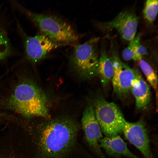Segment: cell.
<instances>
[{"instance_id": "5", "label": "cell", "mask_w": 158, "mask_h": 158, "mask_svg": "<svg viewBox=\"0 0 158 158\" xmlns=\"http://www.w3.org/2000/svg\"><path fill=\"white\" fill-rule=\"evenodd\" d=\"M93 108L102 132L106 136L118 135L122 132L126 121L116 104L99 98L95 102Z\"/></svg>"}, {"instance_id": "10", "label": "cell", "mask_w": 158, "mask_h": 158, "mask_svg": "<svg viewBox=\"0 0 158 158\" xmlns=\"http://www.w3.org/2000/svg\"><path fill=\"white\" fill-rule=\"evenodd\" d=\"M60 44L56 43L43 34L26 36L25 41V53L27 59L36 63L44 58Z\"/></svg>"}, {"instance_id": "4", "label": "cell", "mask_w": 158, "mask_h": 158, "mask_svg": "<svg viewBox=\"0 0 158 158\" xmlns=\"http://www.w3.org/2000/svg\"><path fill=\"white\" fill-rule=\"evenodd\" d=\"M99 39L93 38L75 46L70 56L71 65L81 78L90 79L98 74L99 56L97 45Z\"/></svg>"}, {"instance_id": "3", "label": "cell", "mask_w": 158, "mask_h": 158, "mask_svg": "<svg viewBox=\"0 0 158 158\" xmlns=\"http://www.w3.org/2000/svg\"><path fill=\"white\" fill-rule=\"evenodd\" d=\"M23 9L42 34L53 42L61 44L74 42L78 39V35L71 25L62 19L53 15Z\"/></svg>"}, {"instance_id": "9", "label": "cell", "mask_w": 158, "mask_h": 158, "mask_svg": "<svg viewBox=\"0 0 158 158\" xmlns=\"http://www.w3.org/2000/svg\"><path fill=\"white\" fill-rule=\"evenodd\" d=\"M111 61L114 68L111 79L114 90L119 96H125L130 90L136 71L123 63L116 56H113Z\"/></svg>"}, {"instance_id": "16", "label": "cell", "mask_w": 158, "mask_h": 158, "mask_svg": "<svg viewBox=\"0 0 158 158\" xmlns=\"http://www.w3.org/2000/svg\"><path fill=\"white\" fill-rule=\"evenodd\" d=\"M141 35L139 34L133 40L130 41L128 46L123 51L122 57L124 60H133L137 49L140 44Z\"/></svg>"}, {"instance_id": "7", "label": "cell", "mask_w": 158, "mask_h": 158, "mask_svg": "<svg viewBox=\"0 0 158 158\" xmlns=\"http://www.w3.org/2000/svg\"><path fill=\"white\" fill-rule=\"evenodd\" d=\"M122 132L128 141L142 153L144 158H153L149 138L144 122L126 121Z\"/></svg>"}, {"instance_id": "2", "label": "cell", "mask_w": 158, "mask_h": 158, "mask_svg": "<svg viewBox=\"0 0 158 158\" xmlns=\"http://www.w3.org/2000/svg\"><path fill=\"white\" fill-rule=\"evenodd\" d=\"M78 130L75 122L68 118L48 120L40 131L39 144L42 153L49 158L64 154L73 145Z\"/></svg>"}, {"instance_id": "18", "label": "cell", "mask_w": 158, "mask_h": 158, "mask_svg": "<svg viewBox=\"0 0 158 158\" xmlns=\"http://www.w3.org/2000/svg\"><path fill=\"white\" fill-rule=\"evenodd\" d=\"M147 54L146 48L140 44L137 49L133 60L138 61L142 59L143 56L146 55Z\"/></svg>"}, {"instance_id": "8", "label": "cell", "mask_w": 158, "mask_h": 158, "mask_svg": "<svg viewBox=\"0 0 158 158\" xmlns=\"http://www.w3.org/2000/svg\"><path fill=\"white\" fill-rule=\"evenodd\" d=\"M81 122L86 141L100 157L105 158L99 143L100 140L103 138L102 132L96 118L93 107L91 105H88L85 108Z\"/></svg>"}, {"instance_id": "6", "label": "cell", "mask_w": 158, "mask_h": 158, "mask_svg": "<svg viewBox=\"0 0 158 158\" xmlns=\"http://www.w3.org/2000/svg\"><path fill=\"white\" fill-rule=\"evenodd\" d=\"M138 17L132 11L120 12L114 19L100 23V28L105 30H116L122 39L128 41L134 39L137 31Z\"/></svg>"}, {"instance_id": "1", "label": "cell", "mask_w": 158, "mask_h": 158, "mask_svg": "<svg viewBox=\"0 0 158 158\" xmlns=\"http://www.w3.org/2000/svg\"><path fill=\"white\" fill-rule=\"evenodd\" d=\"M4 94H0V111L27 118L49 116L46 96L29 75L16 76Z\"/></svg>"}, {"instance_id": "11", "label": "cell", "mask_w": 158, "mask_h": 158, "mask_svg": "<svg viewBox=\"0 0 158 158\" xmlns=\"http://www.w3.org/2000/svg\"><path fill=\"white\" fill-rule=\"evenodd\" d=\"M100 148L109 156L115 158L125 157L129 158H139L128 148L126 144L118 135L105 136L99 141Z\"/></svg>"}, {"instance_id": "17", "label": "cell", "mask_w": 158, "mask_h": 158, "mask_svg": "<svg viewBox=\"0 0 158 158\" xmlns=\"http://www.w3.org/2000/svg\"><path fill=\"white\" fill-rule=\"evenodd\" d=\"M11 52V45L7 33L0 26V60L7 58Z\"/></svg>"}, {"instance_id": "15", "label": "cell", "mask_w": 158, "mask_h": 158, "mask_svg": "<svg viewBox=\"0 0 158 158\" xmlns=\"http://www.w3.org/2000/svg\"><path fill=\"white\" fill-rule=\"evenodd\" d=\"M158 1L157 0H148L145 2L143 10L145 19L150 23L155 20L158 12Z\"/></svg>"}, {"instance_id": "13", "label": "cell", "mask_w": 158, "mask_h": 158, "mask_svg": "<svg viewBox=\"0 0 158 158\" xmlns=\"http://www.w3.org/2000/svg\"><path fill=\"white\" fill-rule=\"evenodd\" d=\"M114 73L113 63L106 51L102 50L99 58L97 73L99 75L101 83L104 87L109 83Z\"/></svg>"}, {"instance_id": "14", "label": "cell", "mask_w": 158, "mask_h": 158, "mask_svg": "<svg viewBox=\"0 0 158 158\" xmlns=\"http://www.w3.org/2000/svg\"><path fill=\"white\" fill-rule=\"evenodd\" d=\"M139 66L149 84L155 90L157 99L158 95V80L157 75L152 66L142 59L138 61Z\"/></svg>"}, {"instance_id": "12", "label": "cell", "mask_w": 158, "mask_h": 158, "mask_svg": "<svg viewBox=\"0 0 158 158\" xmlns=\"http://www.w3.org/2000/svg\"><path fill=\"white\" fill-rule=\"evenodd\" d=\"M135 100L137 108L144 110L148 105L150 100V87L140 73L136 71V75L130 88Z\"/></svg>"}]
</instances>
